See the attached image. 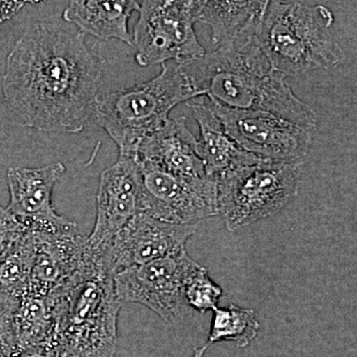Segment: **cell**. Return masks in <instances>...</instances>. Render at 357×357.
Masks as SVG:
<instances>
[{"label": "cell", "instance_id": "1", "mask_svg": "<svg viewBox=\"0 0 357 357\" xmlns=\"http://www.w3.org/2000/svg\"><path fill=\"white\" fill-rule=\"evenodd\" d=\"M103 64L83 33L35 23L6 58L2 91L7 109L23 128L81 132L95 112Z\"/></svg>", "mask_w": 357, "mask_h": 357}, {"label": "cell", "instance_id": "2", "mask_svg": "<svg viewBox=\"0 0 357 357\" xmlns=\"http://www.w3.org/2000/svg\"><path fill=\"white\" fill-rule=\"evenodd\" d=\"M201 96L227 109L268 112L314 132L316 112L272 68L256 40L220 47L180 65Z\"/></svg>", "mask_w": 357, "mask_h": 357}, {"label": "cell", "instance_id": "3", "mask_svg": "<svg viewBox=\"0 0 357 357\" xmlns=\"http://www.w3.org/2000/svg\"><path fill=\"white\" fill-rule=\"evenodd\" d=\"M114 278L89 248L83 266L49 296L55 317L49 342L54 357L115 356L123 304Z\"/></svg>", "mask_w": 357, "mask_h": 357}, {"label": "cell", "instance_id": "4", "mask_svg": "<svg viewBox=\"0 0 357 357\" xmlns=\"http://www.w3.org/2000/svg\"><path fill=\"white\" fill-rule=\"evenodd\" d=\"M333 22L330 9L302 1H267L256 42L272 68L284 77L330 69L344 58L328 37Z\"/></svg>", "mask_w": 357, "mask_h": 357}, {"label": "cell", "instance_id": "5", "mask_svg": "<svg viewBox=\"0 0 357 357\" xmlns=\"http://www.w3.org/2000/svg\"><path fill=\"white\" fill-rule=\"evenodd\" d=\"M161 67L153 79L96 100V121L119 147V157L136 159L141 143L168 121L176 105L202 96L180 65Z\"/></svg>", "mask_w": 357, "mask_h": 357}, {"label": "cell", "instance_id": "6", "mask_svg": "<svg viewBox=\"0 0 357 357\" xmlns=\"http://www.w3.org/2000/svg\"><path fill=\"white\" fill-rule=\"evenodd\" d=\"M302 165L259 160L218 177V211L229 231L283 210L299 192Z\"/></svg>", "mask_w": 357, "mask_h": 357}, {"label": "cell", "instance_id": "7", "mask_svg": "<svg viewBox=\"0 0 357 357\" xmlns=\"http://www.w3.org/2000/svg\"><path fill=\"white\" fill-rule=\"evenodd\" d=\"M203 1L156 0L140 2L139 17L133 32L136 62L141 67L175 61L185 64L204 57L195 24Z\"/></svg>", "mask_w": 357, "mask_h": 357}, {"label": "cell", "instance_id": "8", "mask_svg": "<svg viewBox=\"0 0 357 357\" xmlns=\"http://www.w3.org/2000/svg\"><path fill=\"white\" fill-rule=\"evenodd\" d=\"M199 265L184 250L128 268L114 275L115 293L122 304L143 305L167 323L175 324L192 311L185 301V285Z\"/></svg>", "mask_w": 357, "mask_h": 357}, {"label": "cell", "instance_id": "9", "mask_svg": "<svg viewBox=\"0 0 357 357\" xmlns=\"http://www.w3.org/2000/svg\"><path fill=\"white\" fill-rule=\"evenodd\" d=\"M137 165L140 213L174 225H198L218 215V178L182 177L140 162Z\"/></svg>", "mask_w": 357, "mask_h": 357}, {"label": "cell", "instance_id": "10", "mask_svg": "<svg viewBox=\"0 0 357 357\" xmlns=\"http://www.w3.org/2000/svg\"><path fill=\"white\" fill-rule=\"evenodd\" d=\"M210 103L227 133L248 153L267 161L300 165L309 154L312 131L268 112Z\"/></svg>", "mask_w": 357, "mask_h": 357}, {"label": "cell", "instance_id": "11", "mask_svg": "<svg viewBox=\"0 0 357 357\" xmlns=\"http://www.w3.org/2000/svg\"><path fill=\"white\" fill-rule=\"evenodd\" d=\"M197 229L198 225H174L140 213L107 245L95 250L114 276L122 270L182 252Z\"/></svg>", "mask_w": 357, "mask_h": 357}, {"label": "cell", "instance_id": "12", "mask_svg": "<svg viewBox=\"0 0 357 357\" xmlns=\"http://www.w3.org/2000/svg\"><path fill=\"white\" fill-rule=\"evenodd\" d=\"M140 213L139 169L135 159L119 157L100 175L96 192V218L88 237L93 249L102 248Z\"/></svg>", "mask_w": 357, "mask_h": 357}, {"label": "cell", "instance_id": "13", "mask_svg": "<svg viewBox=\"0 0 357 357\" xmlns=\"http://www.w3.org/2000/svg\"><path fill=\"white\" fill-rule=\"evenodd\" d=\"M28 229L34 232L36 251L26 294L49 297L83 266L88 237L79 234L76 222L60 229Z\"/></svg>", "mask_w": 357, "mask_h": 357}, {"label": "cell", "instance_id": "14", "mask_svg": "<svg viewBox=\"0 0 357 357\" xmlns=\"http://www.w3.org/2000/svg\"><path fill=\"white\" fill-rule=\"evenodd\" d=\"M65 173L61 162L36 168L11 167L7 171L10 196L7 210L26 227H49L67 222L52 202L54 188Z\"/></svg>", "mask_w": 357, "mask_h": 357}, {"label": "cell", "instance_id": "15", "mask_svg": "<svg viewBox=\"0 0 357 357\" xmlns=\"http://www.w3.org/2000/svg\"><path fill=\"white\" fill-rule=\"evenodd\" d=\"M135 160L182 177L208 176L199 155L198 139L188 128L184 116L169 119L147 136L141 143Z\"/></svg>", "mask_w": 357, "mask_h": 357}, {"label": "cell", "instance_id": "16", "mask_svg": "<svg viewBox=\"0 0 357 357\" xmlns=\"http://www.w3.org/2000/svg\"><path fill=\"white\" fill-rule=\"evenodd\" d=\"M185 105L191 109L195 119L198 122V152L208 176L218 178L237 167L261 160L243 150L227 133L222 122L211 109L206 96L192 98Z\"/></svg>", "mask_w": 357, "mask_h": 357}, {"label": "cell", "instance_id": "17", "mask_svg": "<svg viewBox=\"0 0 357 357\" xmlns=\"http://www.w3.org/2000/svg\"><path fill=\"white\" fill-rule=\"evenodd\" d=\"M140 2L134 0L116 1L69 2L63 13L67 22L79 28L81 33L103 40L117 39L133 46V35L129 32L128 21L134 11H139Z\"/></svg>", "mask_w": 357, "mask_h": 357}, {"label": "cell", "instance_id": "18", "mask_svg": "<svg viewBox=\"0 0 357 357\" xmlns=\"http://www.w3.org/2000/svg\"><path fill=\"white\" fill-rule=\"evenodd\" d=\"M267 1H203L199 22L210 26L215 48L256 39Z\"/></svg>", "mask_w": 357, "mask_h": 357}, {"label": "cell", "instance_id": "19", "mask_svg": "<svg viewBox=\"0 0 357 357\" xmlns=\"http://www.w3.org/2000/svg\"><path fill=\"white\" fill-rule=\"evenodd\" d=\"M260 324L255 310L230 304L213 311L210 333L203 347L195 349L192 357H204L211 345L222 342H236L241 349L248 347L258 335Z\"/></svg>", "mask_w": 357, "mask_h": 357}, {"label": "cell", "instance_id": "20", "mask_svg": "<svg viewBox=\"0 0 357 357\" xmlns=\"http://www.w3.org/2000/svg\"><path fill=\"white\" fill-rule=\"evenodd\" d=\"M54 328L55 317L50 298L33 294L20 298L14 317L18 349L49 344Z\"/></svg>", "mask_w": 357, "mask_h": 357}, {"label": "cell", "instance_id": "21", "mask_svg": "<svg viewBox=\"0 0 357 357\" xmlns=\"http://www.w3.org/2000/svg\"><path fill=\"white\" fill-rule=\"evenodd\" d=\"M35 251L34 232L25 227L22 236L0 258V291L18 299L27 293Z\"/></svg>", "mask_w": 357, "mask_h": 357}, {"label": "cell", "instance_id": "22", "mask_svg": "<svg viewBox=\"0 0 357 357\" xmlns=\"http://www.w3.org/2000/svg\"><path fill=\"white\" fill-rule=\"evenodd\" d=\"M223 295L222 288L218 285L208 275V270L199 265L185 285V301L195 311L206 314L215 311Z\"/></svg>", "mask_w": 357, "mask_h": 357}, {"label": "cell", "instance_id": "23", "mask_svg": "<svg viewBox=\"0 0 357 357\" xmlns=\"http://www.w3.org/2000/svg\"><path fill=\"white\" fill-rule=\"evenodd\" d=\"M20 300L0 291V357H13L18 351L14 317Z\"/></svg>", "mask_w": 357, "mask_h": 357}, {"label": "cell", "instance_id": "24", "mask_svg": "<svg viewBox=\"0 0 357 357\" xmlns=\"http://www.w3.org/2000/svg\"><path fill=\"white\" fill-rule=\"evenodd\" d=\"M25 227L7 208L0 206V258L22 236Z\"/></svg>", "mask_w": 357, "mask_h": 357}, {"label": "cell", "instance_id": "25", "mask_svg": "<svg viewBox=\"0 0 357 357\" xmlns=\"http://www.w3.org/2000/svg\"><path fill=\"white\" fill-rule=\"evenodd\" d=\"M13 357H54L50 344L38 345V347H28L18 349Z\"/></svg>", "mask_w": 357, "mask_h": 357}, {"label": "cell", "instance_id": "26", "mask_svg": "<svg viewBox=\"0 0 357 357\" xmlns=\"http://www.w3.org/2000/svg\"><path fill=\"white\" fill-rule=\"evenodd\" d=\"M24 6L25 2L0 1V23L13 17Z\"/></svg>", "mask_w": 357, "mask_h": 357}]
</instances>
